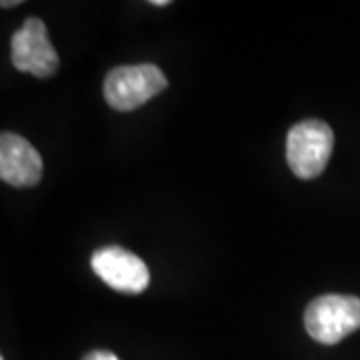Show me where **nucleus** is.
<instances>
[{
	"label": "nucleus",
	"mask_w": 360,
	"mask_h": 360,
	"mask_svg": "<svg viewBox=\"0 0 360 360\" xmlns=\"http://www.w3.org/2000/svg\"><path fill=\"white\" fill-rule=\"evenodd\" d=\"M335 146V132L324 120H302L288 130L286 160L298 179H316L326 168Z\"/></svg>",
	"instance_id": "nucleus-1"
},
{
	"label": "nucleus",
	"mask_w": 360,
	"mask_h": 360,
	"mask_svg": "<svg viewBox=\"0 0 360 360\" xmlns=\"http://www.w3.org/2000/svg\"><path fill=\"white\" fill-rule=\"evenodd\" d=\"M304 326L316 342L336 345L360 328V298L350 295H322L304 312Z\"/></svg>",
	"instance_id": "nucleus-2"
},
{
	"label": "nucleus",
	"mask_w": 360,
	"mask_h": 360,
	"mask_svg": "<svg viewBox=\"0 0 360 360\" xmlns=\"http://www.w3.org/2000/svg\"><path fill=\"white\" fill-rule=\"evenodd\" d=\"M168 86L165 72L156 65L116 66L104 78V101L120 112L139 108Z\"/></svg>",
	"instance_id": "nucleus-3"
},
{
	"label": "nucleus",
	"mask_w": 360,
	"mask_h": 360,
	"mask_svg": "<svg viewBox=\"0 0 360 360\" xmlns=\"http://www.w3.org/2000/svg\"><path fill=\"white\" fill-rule=\"evenodd\" d=\"M11 60L14 68L39 78H51L58 68V54L40 18H28L13 34Z\"/></svg>",
	"instance_id": "nucleus-4"
},
{
	"label": "nucleus",
	"mask_w": 360,
	"mask_h": 360,
	"mask_svg": "<svg viewBox=\"0 0 360 360\" xmlns=\"http://www.w3.org/2000/svg\"><path fill=\"white\" fill-rule=\"evenodd\" d=\"M90 266L101 276V281L118 292L141 295L150 283V272L144 260L122 246L98 248L90 258Z\"/></svg>",
	"instance_id": "nucleus-5"
},
{
	"label": "nucleus",
	"mask_w": 360,
	"mask_h": 360,
	"mask_svg": "<svg viewBox=\"0 0 360 360\" xmlns=\"http://www.w3.org/2000/svg\"><path fill=\"white\" fill-rule=\"evenodd\" d=\"M0 179L11 186H34L42 179L40 153L14 132H4L0 139Z\"/></svg>",
	"instance_id": "nucleus-6"
},
{
	"label": "nucleus",
	"mask_w": 360,
	"mask_h": 360,
	"mask_svg": "<svg viewBox=\"0 0 360 360\" xmlns=\"http://www.w3.org/2000/svg\"><path fill=\"white\" fill-rule=\"evenodd\" d=\"M82 360H120L116 354H112V352H108V350H92V352H89L86 356Z\"/></svg>",
	"instance_id": "nucleus-7"
},
{
	"label": "nucleus",
	"mask_w": 360,
	"mask_h": 360,
	"mask_svg": "<svg viewBox=\"0 0 360 360\" xmlns=\"http://www.w3.org/2000/svg\"><path fill=\"white\" fill-rule=\"evenodd\" d=\"M16 4H20V2H18V0H13V2H6V0H4V2H2V8H8V6H16Z\"/></svg>",
	"instance_id": "nucleus-8"
},
{
	"label": "nucleus",
	"mask_w": 360,
	"mask_h": 360,
	"mask_svg": "<svg viewBox=\"0 0 360 360\" xmlns=\"http://www.w3.org/2000/svg\"><path fill=\"white\" fill-rule=\"evenodd\" d=\"M155 6H168V0H155Z\"/></svg>",
	"instance_id": "nucleus-9"
},
{
	"label": "nucleus",
	"mask_w": 360,
	"mask_h": 360,
	"mask_svg": "<svg viewBox=\"0 0 360 360\" xmlns=\"http://www.w3.org/2000/svg\"><path fill=\"white\" fill-rule=\"evenodd\" d=\"M0 360H4V359H0Z\"/></svg>",
	"instance_id": "nucleus-10"
}]
</instances>
